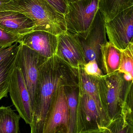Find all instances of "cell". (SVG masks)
Returning a JSON list of instances; mask_svg holds the SVG:
<instances>
[{"label":"cell","mask_w":133,"mask_h":133,"mask_svg":"<svg viewBox=\"0 0 133 133\" xmlns=\"http://www.w3.org/2000/svg\"><path fill=\"white\" fill-rule=\"evenodd\" d=\"M78 85L77 69L56 55L47 59L39 67L35 105L30 133H43L52 99L61 86Z\"/></svg>","instance_id":"cell-1"},{"label":"cell","mask_w":133,"mask_h":133,"mask_svg":"<svg viewBox=\"0 0 133 133\" xmlns=\"http://www.w3.org/2000/svg\"><path fill=\"white\" fill-rule=\"evenodd\" d=\"M18 12L30 19L34 31L48 32L55 36L66 32L64 15L47 0H13L0 7V11Z\"/></svg>","instance_id":"cell-2"},{"label":"cell","mask_w":133,"mask_h":133,"mask_svg":"<svg viewBox=\"0 0 133 133\" xmlns=\"http://www.w3.org/2000/svg\"><path fill=\"white\" fill-rule=\"evenodd\" d=\"M123 75L118 71L99 78L102 105L111 121L122 115L126 95L133 86V81H126Z\"/></svg>","instance_id":"cell-3"},{"label":"cell","mask_w":133,"mask_h":133,"mask_svg":"<svg viewBox=\"0 0 133 133\" xmlns=\"http://www.w3.org/2000/svg\"><path fill=\"white\" fill-rule=\"evenodd\" d=\"M111 121L102 104L79 90L77 133L104 130Z\"/></svg>","instance_id":"cell-4"},{"label":"cell","mask_w":133,"mask_h":133,"mask_svg":"<svg viewBox=\"0 0 133 133\" xmlns=\"http://www.w3.org/2000/svg\"><path fill=\"white\" fill-rule=\"evenodd\" d=\"M99 1L76 0L68 3L64 15L67 31L86 37L98 11Z\"/></svg>","instance_id":"cell-5"},{"label":"cell","mask_w":133,"mask_h":133,"mask_svg":"<svg viewBox=\"0 0 133 133\" xmlns=\"http://www.w3.org/2000/svg\"><path fill=\"white\" fill-rule=\"evenodd\" d=\"M19 44V48L16 66L18 67L22 72L34 108L39 67L47 59L41 57L36 51L22 44Z\"/></svg>","instance_id":"cell-6"},{"label":"cell","mask_w":133,"mask_h":133,"mask_svg":"<svg viewBox=\"0 0 133 133\" xmlns=\"http://www.w3.org/2000/svg\"><path fill=\"white\" fill-rule=\"evenodd\" d=\"M9 93L19 115L27 124L33 121L34 108L20 69L15 66L9 82Z\"/></svg>","instance_id":"cell-7"},{"label":"cell","mask_w":133,"mask_h":133,"mask_svg":"<svg viewBox=\"0 0 133 133\" xmlns=\"http://www.w3.org/2000/svg\"><path fill=\"white\" fill-rule=\"evenodd\" d=\"M76 36L84 51L86 63L95 60L101 69V47L107 41L105 22L99 9L86 37Z\"/></svg>","instance_id":"cell-8"},{"label":"cell","mask_w":133,"mask_h":133,"mask_svg":"<svg viewBox=\"0 0 133 133\" xmlns=\"http://www.w3.org/2000/svg\"><path fill=\"white\" fill-rule=\"evenodd\" d=\"M105 29L109 42L119 50L126 48L133 40V7L105 23Z\"/></svg>","instance_id":"cell-9"},{"label":"cell","mask_w":133,"mask_h":133,"mask_svg":"<svg viewBox=\"0 0 133 133\" xmlns=\"http://www.w3.org/2000/svg\"><path fill=\"white\" fill-rule=\"evenodd\" d=\"M64 87H59L54 95L43 133H55L62 129L69 131V112Z\"/></svg>","instance_id":"cell-10"},{"label":"cell","mask_w":133,"mask_h":133,"mask_svg":"<svg viewBox=\"0 0 133 133\" xmlns=\"http://www.w3.org/2000/svg\"><path fill=\"white\" fill-rule=\"evenodd\" d=\"M55 55L76 69L86 64L84 51L76 35L68 31L59 35Z\"/></svg>","instance_id":"cell-11"},{"label":"cell","mask_w":133,"mask_h":133,"mask_svg":"<svg viewBox=\"0 0 133 133\" xmlns=\"http://www.w3.org/2000/svg\"><path fill=\"white\" fill-rule=\"evenodd\" d=\"M58 43V36L43 31L25 34L19 42L47 59L55 55Z\"/></svg>","instance_id":"cell-12"},{"label":"cell","mask_w":133,"mask_h":133,"mask_svg":"<svg viewBox=\"0 0 133 133\" xmlns=\"http://www.w3.org/2000/svg\"><path fill=\"white\" fill-rule=\"evenodd\" d=\"M34 27L32 20L20 12L0 11V29L6 32L25 35L34 31Z\"/></svg>","instance_id":"cell-13"},{"label":"cell","mask_w":133,"mask_h":133,"mask_svg":"<svg viewBox=\"0 0 133 133\" xmlns=\"http://www.w3.org/2000/svg\"><path fill=\"white\" fill-rule=\"evenodd\" d=\"M121 51L111 43L107 41L101 47V70L104 75L119 71Z\"/></svg>","instance_id":"cell-14"},{"label":"cell","mask_w":133,"mask_h":133,"mask_svg":"<svg viewBox=\"0 0 133 133\" xmlns=\"http://www.w3.org/2000/svg\"><path fill=\"white\" fill-rule=\"evenodd\" d=\"M19 48V44L14 51L0 62V101L8 97L9 82L16 63Z\"/></svg>","instance_id":"cell-15"},{"label":"cell","mask_w":133,"mask_h":133,"mask_svg":"<svg viewBox=\"0 0 133 133\" xmlns=\"http://www.w3.org/2000/svg\"><path fill=\"white\" fill-rule=\"evenodd\" d=\"M133 7V0H99L98 9L105 23L124 10Z\"/></svg>","instance_id":"cell-16"},{"label":"cell","mask_w":133,"mask_h":133,"mask_svg":"<svg viewBox=\"0 0 133 133\" xmlns=\"http://www.w3.org/2000/svg\"><path fill=\"white\" fill-rule=\"evenodd\" d=\"M64 90L69 112V133H77V118L79 100L78 85L64 86Z\"/></svg>","instance_id":"cell-17"},{"label":"cell","mask_w":133,"mask_h":133,"mask_svg":"<svg viewBox=\"0 0 133 133\" xmlns=\"http://www.w3.org/2000/svg\"><path fill=\"white\" fill-rule=\"evenodd\" d=\"M20 118L9 106L0 107V133H18Z\"/></svg>","instance_id":"cell-18"},{"label":"cell","mask_w":133,"mask_h":133,"mask_svg":"<svg viewBox=\"0 0 133 133\" xmlns=\"http://www.w3.org/2000/svg\"><path fill=\"white\" fill-rule=\"evenodd\" d=\"M104 133H133V118L122 115L111 121Z\"/></svg>","instance_id":"cell-19"},{"label":"cell","mask_w":133,"mask_h":133,"mask_svg":"<svg viewBox=\"0 0 133 133\" xmlns=\"http://www.w3.org/2000/svg\"><path fill=\"white\" fill-rule=\"evenodd\" d=\"M121 51V58L119 72L129 74L133 76V41L127 47Z\"/></svg>","instance_id":"cell-20"},{"label":"cell","mask_w":133,"mask_h":133,"mask_svg":"<svg viewBox=\"0 0 133 133\" xmlns=\"http://www.w3.org/2000/svg\"><path fill=\"white\" fill-rule=\"evenodd\" d=\"M23 36L8 32L0 29V48H7L15 43H19Z\"/></svg>","instance_id":"cell-21"},{"label":"cell","mask_w":133,"mask_h":133,"mask_svg":"<svg viewBox=\"0 0 133 133\" xmlns=\"http://www.w3.org/2000/svg\"><path fill=\"white\" fill-rule=\"evenodd\" d=\"M83 68L85 72L89 76L100 78L104 75L95 60L86 63Z\"/></svg>","instance_id":"cell-22"},{"label":"cell","mask_w":133,"mask_h":133,"mask_svg":"<svg viewBox=\"0 0 133 133\" xmlns=\"http://www.w3.org/2000/svg\"><path fill=\"white\" fill-rule=\"evenodd\" d=\"M58 11L65 15L67 11L68 3L67 0H47Z\"/></svg>","instance_id":"cell-23"},{"label":"cell","mask_w":133,"mask_h":133,"mask_svg":"<svg viewBox=\"0 0 133 133\" xmlns=\"http://www.w3.org/2000/svg\"><path fill=\"white\" fill-rule=\"evenodd\" d=\"M123 77L125 80L128 82L133 81V76L129 74L123 73Z\"/></svg>","instance_id":"cell-24"},{"label":"cell","mask_w":133,"mask_h":133,"mask_svg":"<svg viewBox=\"0 0 133 133\" xmlns=\"http://www.w3.org/2000/svg\"><path fill=\"white\" fill-rule=\"evenodd\" d=\"M82 133H104V130H99L84 132Z\"/></svg>","instance_id":"cell-25"},{"label":"cell","mask_w":133,"mask_h":133,"mask_svg":"<svg viewBox=\"0 0 133 133\" xmlns=\"http://www.w3.org/2000/svg\"><path fill=\"white\" fill-rule=\"evenodd\" d=\"M55 133H69V131L67 129H62L58 131Z\"/></svg>","instance_id":"cell-26"},{"label":"cell","mask_w":133,"mask_h":133,"mask_svg":"<svg viewBox=\"0 0 133 133\" xmlns=\"http://www.w3.org/2000/svg\"><path fill=\"white\" fill-rule=\"evenodd\" d=\"M9 2L7 1H4V0H0V7L4 5L6 3H8Z\"/></svg>","instance_id":"cell-27"},{"label":"cell","mask_w":133,"mask_h":133,"mask_svg":"<svg viewBox=\"0 0 133 133\" xmlns=\"http://www.w3.org/2000/svg\"><path fill=\"white\" fill-rule=\"evenodd\" d=\"M68 1V3L71 2L73 1H76V0H67Z\"/></svg>","instance_id":"cell-28"},{"label":"cell","mask_w":133,"mask_h":133,"mask_svg":"<svg viewBox=\"0 0 133 133\" xmlns=\"http://www.w3.org/2000/svg\"><path fill=\"white\" fill-rule=\"evenodd\" d=\"M4 1H7L9 2H10L13 1V0H4Z\"/></svg>","instance_id":"cell-29"}]
</instances>
